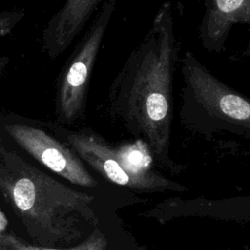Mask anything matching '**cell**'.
Segmentation results:
<instances>
[{"label":"cell","mask_w":250,"mask_h":250,"mask_svg":"<svg viewBox=\"0 0 250 250\" xmlns=\"http://www.w3.org/2000/svg\"><path fill=\"white\" fill-rule=\"evenodd\" d=\"M179 59L170 1L114 76L107 94L109 114L148 148L153 163L171 175L185 167L171 156L173 81Z\"/></svg>","instance_id":"cell-1"},{"label":"cell","mask_w":250,"mask_h":250,"mask_svg":"<svg viewBox=\"0 0 250 250\" xmlns=\"http://www.w3.org/2000/svg\"><path fill=\"white\" fill-rule=\"evenodd\" d=\"M0 195L38 246L75 245L99 223L93 195L63 185L1 144Z\"/></svg>","instance_id":"cell-2"},{"label":"cell","mask_w":250,"mask_h":250,"mask_svg":"<svg viewBox=\"0 0 250 250\" xmlns=\"http://www.w3.org/2000/svg\"><path fill=\"white\" fill-rule=\"evenodd\" d=\"M180 120L188 131L209 141L228 132L250 139V98L228 85L190 51L182 59Z\"/></svg>","instance_id":"cell-3"},{"label":"cell","mask_w":250,"mask_h":250,"mask_svg":"<svg viewBox=\"0 0 250 250\" xmlns=\"http://www.w3.org/2000/svg\"><path fill=\"white\" fill-rule=\"evenodd\" d=\"M66 141L81 160L101 176L125 190L137 193H165L188 191V188L175 182L152 167L153 160L147 146L137 145L114 146L92 131L70 133Z\"/></svg>","instance_id":"cell-4"},{"label":"cell","mask_w":250,"mask_h":250,"mask_svg":"<svg viewBox=\"0 0 250 250\" xmlns=\"http://www.w3.org/2000/svg\"><path fill=\"white\" fill-rule=\"evenodd\" d=\"M117 0H104L89 28L66 59L57 80V107L69 122L84 111L90 79Z\"/></svg>","instance_id":"cell-5"},{"label":"cell","mask_w":250,"mask_h":250,"mask_svg":"<svg viewBox=\"0 0 250 250\" xmlns=\"http://www.w3.org/2000/svg\"><path fill=\"white\" fill-rule=\"evenodd\" d=\"M5 131L28 154L71 184L93 188L98 181L89 173L73 149L43 130L24 124L5 125Z\"/></svg>","instance_id":"cell-6"},{"label":"cell","mask_w":250,"mask_h":250,"mask_svg":"<svg viewBox=\"0 0 250 250\" xmlns=\"http://www.w3.org/2000/svg\"><path fill=\"white\" fill-rule=\"evenodd\" d=\"M163 225L176 219L205 218L244 224L250 222V195L225 198L168 197L140 213Z\"/></svg>","instance_id":"cell-7"},{"label":"cell","mask_w":250,"mask_h":250,"mask_svg":"<svg viewBox=\"0 0 250 250\" xmlns=\"http://www.w3.org/2000/svg\"><path fill=\"white\" fill-rule=\"evenodd\" d=\"M204 12L198 26V40L208 52L220 53L235 24L247 26L244 52L250 57V0H203Z\"/></svg>","instance_id":"cell-8"},{"label":"cell","mask_w":250,"mask_h":250,"mask_svg":"<svg viewBox=\"0 0 250 250\" xmlns=\"http://www.w3.org/2000/svg\"><path fill=\"white\" fill-rule=\"evenodd\" d=\"M102 1L104 0H64L42 32V47L48 57L57 59L65 52Z\"/></svg>","instance_id":"cell-9"},{"label":"cell","mask_w":250,"mask_h":250,"mask_svg":"<svg viewBox=\"0 0 250 250\" xmlns=\"http://www.w3.org/2000/svg\"><path fill=\"white\" fill-rule=\"evenodd\" d=\"M2 250H107L108 240L105 233L97 227L80 242L66 248H48L30 244L13 233H4L1 239Z\"/></svg>","instance_id":"cell-10"},{"label":"cell","mask_w":250,"mask_h":250,"mask_svg":"<svg viewBox=\"0 0 250 250\" xmlns=\"http://www.w3.org/2000/svg\"><path fill=\"white\" fill-rule=\"evenodd\" d=\"M22 10H5L0 12V38L8 35L24 18ZM9 64V58L0 54V76Z\"/></svg>","instance_id":"cell-11"},{"label":"cell","mask_w":250,"mask_h":250,"mask_svg":"<svg viewBox=\"0 0 250 250\" xmlns=\"http://www.w3.org/2000/svg\"><path fill=\"white\" fill-rule=\"evenodd\" d=\"M8 225V221L4 215V213L2 212V210L0 209V250H2V246H1V239L3 234L6 231V228Z\"/></svg>","instance_id":"cell-12"},{"label":"cell","mask_w":250,"mask_h":250,"mask_svg":"<svg viewBox=\"0 0 250 250\" xmlns=\"http://www.w3.org/2000/svg\"><path fill=\"white\" fill-rule=\"evenodd\" d=\"M120 250H147V247L146 245H136L134 247H127V248H122Z\"/></svg>","instance_id":"cell-13"},{"label":"cell","mask_w":250,"mask_h":250,"mask_svg":"<svg viewBox=\"0 0 250 250\" xmlns=\"http://www.w3.org/2000/svg\"><path fill=\"white\" fill-rule=\"evenodd\" d=\"M225 250H231V249H225Z\"/></svg>","instance_id":"cell-14"}]
</instances>
